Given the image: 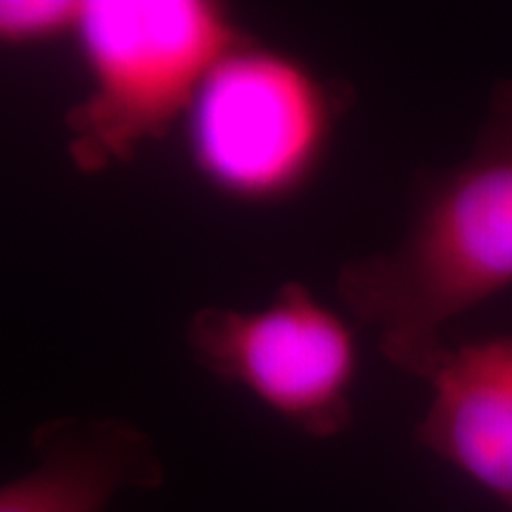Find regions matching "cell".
<instances>
[{
    "label": "cell",
    "instance_id": "1",
    "mask_svg": "<svg viewBox=\"0 0 512 512\" xmlns=\"http://www.w3.org/2000/svg\"><path fill=\"white\" fill-rule=\"evenodd\" d=\"M508 287L512 79L491 88L470 155L420 178L399 245L339 268L337 297L389 366L427 382L448 354L446 325Z\"/></svg>",
    "mask_w": 512,
    "mask_h": 512
},
{
    "label": "cell",
    "instance_id": "2",
    "mask_svg": "<svg viewBox=\"0 0 512 512\" xmlns=\"http://www.w3.org/2000/svg\"><path fill=\"white\" fill-rule=\"evenodd\" d=\"M247 36L216 0H81L72 41L86 91L64 117L74 169L105 174L181 128L216 62Z\"/></svg>",
    "mask_w": 512,
    "mask_h": 512
},
{
    "label": "cell",
    "instance_id": "3",
    "mask_svg": "<svg viewBox=\"0 0 512 512\" xmlns=\"http://www.w3.org/2000/svg\"><path fill=\"white\" fill-rule=\"evenodd\" d=\"M342 88L247 36L216 62L181 131L195 176L223 200L271 207L309 188L328 157Z\"/></svg>",
    "mask_w": 512,
    "mask_h": 512
},
{
    "label": "cell",
    "instance_id": "4",
    "mask_svg": "<svg viewBox=\"0 0 512 512\" xmlns=\"http://www.w3.org/2000/svg\"><path fill=\"white\" fill-rule=\"evenodd\" d=\"M197 366L313 439L354 425L356 332L342 313L290 280L266 304L202 306L185 325Z\"/></svg>",
    "mask_w": 512,
    "mask_h": 512
},
{
    "label": "cell",
    "instance_id": "5",
    "mask_svg": "<svg viewBox=\"0 0 512 512\" xmlns=\"http://www.w3.org/2000/svg\"><path fill=\"white\" fill-rule=\"evenodd\" d=\"M427 384L415 441L512 510V335L448 347Z\"/></svg>",
    "mask_w": 512,
    "mask_h": 512
},
{
    "label": "cell",
    "instance_id": "6",
    "mask_svg": "<svg viewBox=\"0 0 512 512\" xmlns=\"http://www.w3.org/2000/svg\"><path fill=\"white\" fill-rule=\"evenodd\" d=\"M36 465L0 484V512H107L124 491H155L166 472L155 441L117 418H57L31 437Z\"/></svg>",
    "mask_w": 512,
    "mask_h": 512
},
{
    "label": "cell",
    "instance_id": "7",
    "mask_svg": "<svg viewBox=\"0 0 512 512\" xmlns=\"http://www.w3.org/2000/svg\"><path fill=\"white\" fill-rule=\"evenodd\" d=\"M81 0H0V46L34 48L74 38Z\"/></svg>",
    "mask_w": 512,
    "mask_h": 512
}]
</instances>
